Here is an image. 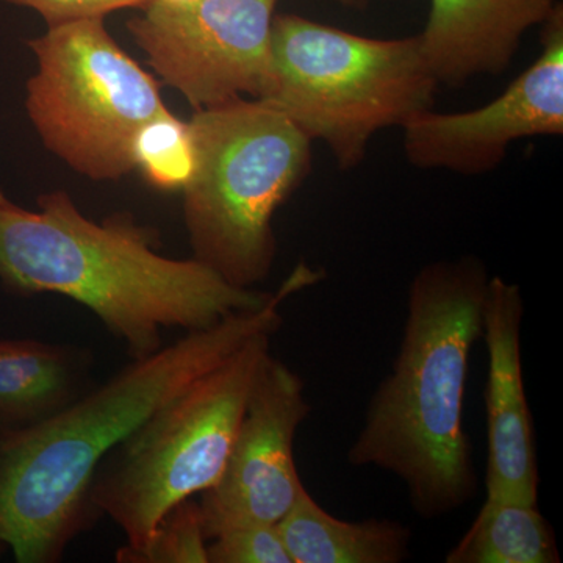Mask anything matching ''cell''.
I'll return each mask as SVG.
<instances>
[{
    "label": "cell",
    "mask_w": 563,
    "mask_h": 563,
    "mask_svg": "<svg viewBox=\"0 0 563 563\" xmlns=\"http://www.w3.org/2000/svg\"><path fill=\"white\" fill-rule=\"evenodd\" d=\"M320 279L310 266H296L262 309L185 332L154 354L132 358L47 420L0 431V547L20 563L60 561L74 537L96 518L88 495L103 457L251 336L279 332L284 302Z\"/></svg>",
    "instance_id": "obj_1"
},
{
    "label": "cell",
    "mask_w": 563,
    "mask_h": 563,
    "mask_svg": "<svg viewBox=\"0 0 563 563\" xmlns=\"http://www.w3.org/2000/svg\"><path fill=\"white\" fill-rule=\"evenodd\" d=\"M158 247L157 231L132 214L92 221L65 191L41 195L35 211L0 206L2 284L81 303L132 358L161 350L163 329L202 331L273 298L274 291L235 287L198 258L165 257Z\"/></svg>",
    "instance_id": "obj_2"
},
{
    "label": "cell",
    "mask_w": 563,
    "mask_h": 563,
    "mask_svg": "<svg viewBox=\"0 0 563 563\" xmlns=\"http://www.w3.org/2000/svg\"><path fill=\"white\" fill-rule=\"evenodd\" d=\"M488 280L472 255L431 263L415 276L398 355L347 451L352 466L398 477L424 520L462 509L479 490L463 399L472 351L483 339Z\"/></svg>",
    "instance_id": "obj_3"
},
{
    "label": "cell",
    "mask_w": 563,
    "mask_h": 563,
    "mask_svg": "<svg viewBox=\"0 0 563 563\" xmlns=\"http://www.w3.org/2000/svg\"><path fill=\"white\" fill-rule=\"evenodd\" d=\"M196 168L184 192L195 258L240 288H254L276 258L273 218L306 179L312 141L258 99L196 110Z\"/></svg>",
    "instance_id": "obj_4"
},
{
    "label": "cell",
    "mask_w": 563,
    "mask_h": 563,
    "mask_svg": "<svg viewBox=\"0 0 563 563\" xmlns=\"http://www.w3.org/2000/svg\"><path fill=\"white\" fill-rule=\"evenodd\" d=\"M437 85L418 36L366 38L280 14L274 16L268 80L258 101L352 168L377 132L402 128L431 109Z\"/></svg>",
    "instance_id": "obj_5"
},
{
    "label": "cell",
    "mask_w": 563,
    "mask_h": 563,
    "mask_svg": "<svg viewBox=\"0 0 563 563\" xmlns=\"http://www.w3.org/2000/svg\"><path fill=\"white\" fill-rule=\"evenodd\" d=\"M274 332L251 336L228 361L151 413L103 457L90 506L128 537L146 542L163 515L220 481Z\"/></svg>",
    "instance_id": "obj_6"
},
{
    "label": "cell",
    "mask_w": 563,
    "mask_h": 563,
    "mask_svg": "<svg viewBox=\"0 0 563 563\" xmlns=\"http://www.w3.org/2000/svg\"><path fill=\"white\" fill-rule=\"evenodd\" d=\"M27 46L36 70L25 110L44 146L91 180L132 173L136 132L166 109L161 81L122 49L102 18L49 25Z\"/></svg>",
    "instance_id": "obj_7"
},
{
    "label": "cell",
    "mask_w": 563,
    "mask_h": 563,
    "mask_svg": "<svg viewBox=\"0 0 563 563\" xmlns=\"http://www.w3.org/2000/svg\"><path fill=\"white\" fill-rule=\"evenodd\" d=\"M279 0H151L128 22L163 84L196 110L261 99L268 80L274 10Z\"/></svg>",
    "instance_id": "obj_8"
},
{
    "label": "cell",
    "mask_w": 563,
    "mask_h": 563,
    "mask_svg": "<svg viewBox=\"0 0 563 563\" xmlns=\"http://www.w3.org/2000/svg\"><path fill=\"white\" fill-rule=\"evenodd\" d=\"M302 377L269 355L220 481L199 499L207 542L232 526L277 525L303 488L295 439L310 415Z\"/></svg>",
    "instance_id": "obj_9"
},
{
    "label": "cell",
    "mask_w": 563,
    "mask_h": 563,
    "mask_svg": "<svg viewBox=\"0 0 563 563\" xmlns=\"http://www.w3.org/2000/svg\"><path fill=\"white\" fill-rule=\"evenodd\" d=\"M404 147L418 168L490 172L507 147L526 136L563 132V11L543 22L539 58L501 96L472 111L424 110L402 125Z\"/></svg>",
    "instance_id": "obj_10"
},
{
    "label": "cell",
    "mask_w": 563,
    "mask_h": 563,
    "mask_svg": "<svg viewBox=\"0 0 563 563\" xmlns=\"http://www.w3.org/2000/svg\"><path fill=\"white\" fill-rule=\"evenodd\" d=\"M523 317L521 288L503 277H490L483 313L488 354L485 490L487 498L537 504L540 476L532 413L525 390Z\"/></svg>",
    "instance_id": "obj_11"
},
{
    "label": "cell",
    "mask_w": 563,
    "mask_h": 563,
    "mask_svg": "<svg viewBox=\"0 0 563 563\" xmlns=\"http://www.w3.org/2000/svg\"><path fill=\"white\" fill-rule=\"evenodd\" d=\"M555 7V0H431L418 41L435 80L459 85L506 69L525 33Z\"/></svg>",
    "instance_id": "obj_12"
},
{
    "label": "cell",
    "mask_w": 563,
    "mask_h": 563,
    "mask_svg": "<svg viewBox=\"0 0 563 563\" xmlns=\"http://www.w3.org/2000/svg\"><path fill=\"white\" fill-rule=\"evenodd\" d=\"M92 357L80 347L0 342V431L27 428L60 412L92 387Z\"/></svg>",
    "instance_id": "obj_13"
},
{
    "label": "cell",
    "mask_w": 563,
    "mask_h": 563,
    "mask_svg": "<svg viewBox=\"0 0 563 563\" xmlns=\"http://www.w3.org/2000/svg\"><path fill=\"white\" fill-rule=\"evenodd\" d=\"M277 526L291 563H401L412 531L390 518L346 521L314 501L306 485Z\"/></svg>",
    "instance_id": "obj_14"
},
{
    "label": "cell",
    "mask_w": 563,
    "mask_h": 563,
    "mask_svg": "<svg viewBox=\"0 0 563 563\" xmlns=\"http://www.w3.org/2000/svg\"><path fill=\"white\" fill-rule=\"evenodd\" d=\"M446 563H559L558 539L537 504L485 498Z\"/></svg>",
    "instance_id": "obj_15"
},
{
    "label": "cell",
    "mask_w": 563,
    "mask_h": 563,
    "mask_svg": "<svg viewBox=\"0 0 563 563\" xmlns=\"http://www.w3.org/2000/svg\"><path fill=\"white\" fill-rule=\"evenodd\" d=\"M133 169L161 191H181L196 168L190 122L179 120L168 107L141 125L132 143Z\"/></svg>",
    "instance_id": "obj_16"
},
{
    "label": "cell",
    "mask_w": 563,
    "mask_h": 563,
    "mask_svg": "<svg viewBox=\"0 0 563 563\" xmlns=\"http://www.w3.org/2000/svg\"><path fill=\"white\" fill-rule=\"evenodd\" d=\"M199 501L185 499L163 515L146 542L122 547L117 553L121 563H207Z\"/></svg>",
    "instance_id": "obj_17"
},
{
    "label": "cell",
    "mask_w": 563,
    "mask_h": 563,
    "mask_svg": "<svg viewBox=\"0 0 563 563\" xmlns=\"http://www.w3.org/2000/svg\"><path fill=\"white\" fill-rule=\"evenodd\" d=\"M207 563H291L276 525L232 526L207 543Z\"/></svg>",
    "instance_id": "obj_18"
},
{
    "label": "cell",
    "mask_w": 563,
    "mask_h": 563,
    "mask_svg": "<svg viewBox=\"0 0 563 563\" xmlns=\"http://www.w3.org/2000/svg\"><path fill=\"white\" fill-rule=\"evenodd\" d=\"M38 13L47 27L77 20H106L110 13L125 9H144L151 0H3Z\"/></svg>",
    "instance_id": "obj_19"
},
{
    "label": "cell",
    "mask_w": 563,
    "mask_h": 563,
    "mask_svg": "<svg viewBox=\"0 0 563 563\" xmlns=\"http://www.w3.org/2000/svg\"><path fill=\"white\" fill-rule=\"evenodd\" d=\"M155 2L165 3V5L181 7L190 5V3H195L196 0H155Z\"/></svg>",
    "instance_id": "obj_20"
},
{
    "label": "cell",
    "mask_w": 563,
    "mask_h": 563,
    "mask_svg": "<svg viewBox=\"0 0 563 563\" xmlns=\"http://www.w3.org/2000/svg\"><path fill=\"white\" fill-rule=\"evenodd\" d=\"M9 201H10V199H9V198H7V196H5V195H3V191H2V190H0V206H3V203H7V202H9Z\"/></svg>",
    "instance_id": "obj_21"
},
{
    "label": "cell",
    "mask_w": 563,
    "mask_h": 563,
    "mask_svg": "<svg viewBox=\"0 0 563 563\" xmlns=\"http://www.w3.org/2000/svg\"><path fill=\"white\" fill-rule=\"evenodd\" d=\"M343 2L357 3L361 2V0H343Z\"/></svg>",
    "instance_id": "obj_22"
}]
</instances>
